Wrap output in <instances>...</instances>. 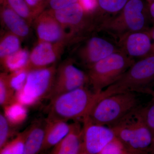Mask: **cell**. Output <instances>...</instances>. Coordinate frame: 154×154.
<instances>
[{"instance_id": "obj_1", "label": "cell", "mask_w": 154, "mask_h": 154, "mask_svg": "<svg viewBox=\"0 0 154 154\" xmlns=\"http://www.w3.org/2000/svg\"><path fill=\"white\" fill-rule=\"evenodd\" d=\"M109 127L129 153L147 154L154 137L142 116L140 106Z\"/></svg>"}, {"instance_id": "obj_2", "label": "cell", "mask_w": 154, "mask_h": 154, "mask_svg": "<svg viewBox=\"0 0 154 154\" xmlns=\"http://www.w3.org/2000/svg\"><path fill=\"white\" fill-rule=\"evenodd\" d=\"M99 93L84 87L57 96L50 100L47 118L65 121L83 120L88 116Z\"/></svg>"}, {"instance_id": "obj_3", "label": "cell", "mask_w": 154, "mask_h": 154, "mask_svg": "<svg viewBox=\"0 0 154 154\" xmlns=\"http://www.w3.org/2000/svg\"><path fill=\"white\" fill-rule=\"evenodd\" d=\"M145 0H129L117 16L106 22L97 32H103L117 42L132 32L149 30L150 22Z\"/></svg>"}, {"instance_id": "obj_4", "label": "cell", "mask_w": 154, "mask_h": 154, "mask_svg": "<svg viewBox=\"0 0 154 154\" xmlns=\"http://www.w3.org/2000/svg\"><path fill=\"white\" fill-rule=\"evenodd\" d=\"M100 93L86 117L95 124L111 126L139 106L134 92L119 93L105 97H102Z\"/></svg>"}, {"instance_id": "obj_5", "label": "cell", "mask_w": 154, "mask_h": 154, "mask_svg": "<svg viewBox=\"0 0 154 154\" xmlns=\"http://www.w3.org/2000/svg\"><path fill=\"white\" fill-rule=\"evenodd\" d=\"M136 61L118 51L99 61L88 69V84L99 93L116 82Z\"/></svg>"}, {"instance_id": "obj_6", "label": "cell", "mask_w": 154, "mask_h": 154, "mask_svg": "<svg viewBox=\"0 0 154 154\" xmlns=\"http://www.w3.org/2000/svg\"><path fill=\"white\" fill-rule=\"evenodd\" d=\"M154 82V55L135 62L114 84L101 92L102 97L126 92L140 93Z\"/></svg>"}, {"instance_id": "obj_7", "label": "cell", "mask_w": 154, "mask_h": 154, "mask_svg": "<svg viewBox=\"0 0 154 154\" xmlns=\"http://www.w3.org/2000/svg\"><path fill=\"white\" fill-rule=\"evenodd\" d=\"M57 68L55 65L28 72L25 85L15 94V100L26 107L36 105L48 99L54 83Z\"/></svg>"}, {"instance_id": "obj_8", "label": "cell", "mask_w": 154, "mask_h": 154, "mask_svg": "<svg viewBox=\"0 0 154 154\" xmlns=\"http://www.w3.org/2000/svg\"><path fill=\"white\" fill-rule=\"evenodd\" d=\"M49 11L77 43L95 32L93 16L86 13L79 2L56 11Z\"/></svg>"}, {"instance_id": "obj_9", "label": "cell", "mask_w": 154, "mask_h": 154, "mask_svg": "<svg viewBox=\"0 0 154 154\" xmlns=\"http://www.w3.org/2000/svg\"><path fill=\"white\" fill-rule=\"evenodd\" d=\"M91 34L82 41L74 59L88 69L99 61L120 51L117 42L111 36Z\"/></svg>"}, {"instance_id": "obj_10", "label": "cell", "mask_w": 154, "mask_h": 154, "mask_svg": "<svg viewBox=\"0 0 154 154\" xmlns=\"http://www.w3.org/2000/svg\"><path fill=\"white\" fill-rule=\"evenodd\" d=\"M88 84L87 73L75 65L73 59L64 61L57 68L55 80L48 99L82 87Z\"/></svg>"}, {"instance_id": "obj_11", "label": "cell", "mask_w": 154, "mask_h": 154, "mask_svg": "<svg viewBox=\"0 0 154 154\" xmlns=\"http://www.w3.org/2000/svg\"><path fill=\"white\" fill-rule=\"evenodd\" d=\"M83 152L99 154L116 139L113 129L108 126L95 124L87 118L83 120Z\"/></svg>"}, {"instance_id": "obj_12", "label": "cell", "mask_w": 154, "mask_h": 154, "mask_svg": "<svg viewBox=\"0 0 154 154\" xmlns=\"http://www.w3.org/2000/svg\"><path fill=\"white\" fill-rule=\"evenodd\" d=\"M33 25L38 41L56 43H76L49 11H45L34 19Z\"/></svg>"}, {"instance_id": "obj_13", "label": "cell", "mask_w": 154, "mask_h": 154, "mask_svg": "<svg viewBox=\"0 0 154 154\" xmlns=\"http://www.w3.org/2000/svg\"><path fill=\"white\" fill-rule=\"evenodd\" d=\"M117 43L120 51L135 61L153 55V42L149 30L128 33Z\"/></svg>"}, {"instance_id": "obj_14", "label": "cell", "mask_w": 154, "mask_h": 154, "mask_svg": "<svg viewBox=\"0 0 154 154\" xmlns=\"http://www.w3.org/2000/svg\"><path fill=\"white\" fill-rule=\"evenodd\" d=\"M66 42L37 41L30 52L27 69L29 71L54 65L63 53Z\"/></svg>"}, {"instance_id": "obj_15", "label": "cell", "mask_w": 154, "mask_h": 154, "mask_svg": "<svg viewBox=\"0 0 154 154\" xmlns=\"http://www.w3.org/2000/svg\"><path fill=\"white\" fill-rule=\"evenodd\" d=\"M0 19L8 31L17 35L22 40L29 36L31 25L6 4L1 6Z\"/></svg>"}, {"instance_id": "obj_16", "label": "cell", "mask_w": 154, "mask_h": 154, "mask_svg": "<svg viewBox=\"0 0 154 154\" xmlns=\"http://www.w3.org/2000/svg\"><path fill=\"white\" fill-rule=\"evenodd\" d=\"M129 0H97V7L92 15L94 27L98 31L100 27L117 16Z\"/></svg>"}, {"instance_id": "obj_17", "label": "cell", "mask_w": 154, "mask_h": 154, "mask_svg": "<svg viewBox=\"0 0 154 154\" xmlns=\"http://www.w3.org/2000/svg\"><path fill=\"white\" fill-rule=\"evenodd\" d=\"M47 125L44 141L42 152L54 147L71 132L74 123L69 124L67 121L46 118Z\"/></svg>"}, {"instance_id": "obj_18", "label": "cell", "mask_w": 154, "mask_h": 154, "mask_svg": "<svg viewBox=\"0 0 154 154\" xmlns=\"http://www.w3.org/2000/svg\"><path fill=\"white\" fill-rule=\"evenodd\" d=\"M83 152L82 127L74 123L71 132L53 147L49 154H80Z\"/></svg>"}, {"instance_id": "obj_19", "label": "cell", "mask_w": 154, "mask_h": 154, "mask_svg": "<svg viewBox=\"0 0 154 154\" xmlns=\"http://www.w3.org/2000/svg\"><path fill=\"white\" fill-rule=\"evenodd\" d=\"M46 125V119H39L27 128L24 154H39L42 152Z\"/></svg>"}, {"instance_id": "obj_20", "label": "cell", "mask_w": 154, "mask_h": 154, "mask_svg": "<svg viewBox=\"0 0 154 154\" xmlns=\"http://www.w3.org/2000/svg\"><path fill=\"white\" fill-rule=\"evenodd\" d=\"M30 53L26 48H21L17 52L1 61V64L7 72L11 73L23 69H27Z\"/></svg>"}, {"instance_id": "obj_21", "label": "cell", "mask_w": 154, "mask_h": 154, "mask_svg": "<svg viewBox=\"0 0 154 154\" xmlns=\"http://www.w3.org/2000/svg\"><path fill=\"white\" fill-rule=\"evenodd\" d=\"M22 40L19 36L7 31L0 39V61L20 50Z\"/></svg>"}, {"instance_id": "obj_22", "label": "cell", "mask_w": 154, "mask_h": 154, "mask_svg": "<svg viewBox=\"0 0 154 154\" xmlns=\"http://www.w3.org/2000/svg\"><path fill=\"white\" fill-rule=\"evenodd\" d=\"M3 108L5 116L14 127L22 124L28 117L27 107L17 101Z\"/></svg>"}, {"instance_id": "obj_23", "label": "cell", "mask_w": 154, "mask_h": 154, "mask_svg": "<svg viewBox=\"0 0 154 154\" xmlns=\"http://www.w3.org/2000/svg\"><path fill=\"white\" fill-rule=\"evenodd\" d=\"M27 132V128L18 134L16 137L0 149V154H24Z\"/></svg>"}, {"instance_id": "obj_24", "label": "cell", "mask_w": 154, "mask_h": 154, "mask_svg": "<svg viewBox=\"0 0 154 154\" xmlns=\"http://www.w3.org/2000/svg\"><path fill=\"white\" fill-rule=\"evenodd\" d=\"M15 91L13 90L8 80V73L0 74V105L4 107L15 102Z\"/></svg>"}, {"instance_id": "obj_25", "label": "cell", "mask_w": 154, "mask_h": 154, "mask_svg": "<svg viewBox=\"0 0 154 154\" xmlns=\"http://www.w3.org/2000/svg\"><path fill=\"white\" fill-rule=\"evenodd\" d=\"M140 93H145L152 96L151 101L146 107H140L141 114L145 123L154 137V91L149 88H146Z\"/></svg>"}, {"instance_id": "obj_26", "label": "cell", "mask_w": 154, "mask_h": 154, "mask_svg": "<svg viewBox=\"0 0 154 154\" xmlns=\"http://www.w3.org/2000/svg\"><path fill=\"white\" fill-rule=\"evenodd\" d=\"M6 4L16 13L32 25L35 17L25 0H6Z\"/></svg>"}, {"instance_id": "obj_27", "label": "cell", "mask_w": 154, "mask_h": 154, "mask_svg": "<svg viewBox=\"0 0 154 154\" xmlns=\"http://www.w3.org/2000/svg\"><path fill=\"white\" fill-rule=\"evenodd\" d=\"M29 71L23 69L8 73L9 84L15 93L21 91L25 85Z\"/></svg>"}, {"instance_id": "obj_28", "label": "cell", "mask_w": 154, "mask_h": 154, "mask_svg": "<svg viewBox=\"0 0 154 154\" xmlns=\"http://www.w3.org/2000/svg\"><path fill=\"white\" fill-rule=\"evenodd\" d=\"M14 126L10 123L5 114H0V149L9 142L14 134Z\"/></svg>"}, {"instance_id": "obj_29", "label": "cell", "mask_w": 154, "mask_h": 154, "mask_svg": "<svg viewBox=\"0 0 154 154\" xmlns=\"http://www.w3.org/2000/svg\"><path fill=\"white\" fill-rule=\"evenodd\" d=\"M116 138L108 145L99 154H129Z\"/></svg>"}, {"instance_id": "obj_30", "label": "cell", "mask_w": 154, "mask_h": 154, "mask_svg": "<svg viewBox=\"0 0 154 154\" xmlns=\"http://www.w3.org/2000/svg\"><path fill=\"white\" fill-rule=\"evenodd\" d=\"M35 17H38L43 11L47 6L48 0H25Z\"/></svg>"}, {"instance_id": "obj_31", "label": "cell", "mask_w": 154, "mask_h": 154, "mask_svg": "<svg viewBox=\"0 0 154 154\" xmlns=\"http://www.w3.org/2000/svg\"><path fill=\"white\" fill-rule=\"evenodd\" d=\"M79 0H48V10L56 11L78 2Z\"/></svg>"}, {"instance_id": "obj_32", "label": "cell", "mask_w": 154, "mask_h": 154, "mask_svg": "<svg viewBox=\"0 0 154 154\" xmlns=\"http://www.w3.org/2000/svg\"><path fill=\"white\" fill-rule=\"evenodd\" d=\"M78 2L86 13L93 15L97 7V0H79Z\"/></svg>"}, {"instance_id": "obj_33", "label": "cell", "mask_w": 154, "mask_h": 154, "mask_svg": "<svg viewBox=\"0 0 154 154\" xmlns=\"http://www.w3.org/2000/svg\"><path fill=\"white\" fill-rule=\"evenodd\" d=\"M148 4V3H147ZM148 13L150 22L154 25V2L150 4H148Z\"/></svg>"}, {"instance_id": "obj_34", "label": "cell", "mask_w": 154, "mask_h": 154, "mask_svg": "<svg viewBox=\"0 0 154 154\" xmlns=\"http://www.w3.org/2000/svg\"><path fill=\"white\" fill-rule=\"evenodd\" d=\"M149 33L153 42V55H154V25L152 28H150L149 30Z\"/></svg>"}, {"instance_id": "obj_35", "label": "cell", "mask_w": 154, "mask_h": 154, "mask_svg": "<svg viewBox=\"0 0 154 154\" xmlns=\"http://www.w3.org/2000/svg\"><path fill=\"white\" fill-rule=\"evenodd\" d=\"M146 2H147L148 4H150L154 2V0H145Z\"/></svg>"}, {"instance_id": "obj_36", "label": "cell", "mask_w": 154, "mask_h": 154, "mask_svg": "<svg viewBox=\"0 0 154 154\" xmlns=\"http://www.w3.org/2000/svg\"><path fill=\"white\" fill-rule=\"evenodd\" d=\"M6 0H0V3L1 5H2L5 2Z\"/></svg>"}, {"instance_id": "obj_37", "label": "cell", "mask_w": 154, "mask_h": 154, "mask_svg": "<svg viewBox=\"0 0 154 154\" xmlns=\"http://www.w3.org/2000/svg\"><path fill=\"white\" fill-rule=\"evenodd\" d=\"M80 154H88L86 153H85V152H82V153H81Z\"/></svg>"}, {"instance_id": "obj_38", "label": "cell", "mask_w": 154, "mask_h": 154, "mask_svg": "<svg viewBox=\"0 0 154 154\" xmlns=\"http://www.w3.org/2000/svg\"></svg>"}, {"instance_id": "obj_39", "label": "cell", "mask_w": 154, "mask_h": 154, "mask_svg": "<svg viewBox=\"0 0 154 154\" xmlns=\"http://www.w3.org/2000/svg\"></svg>"}]
</instances>
